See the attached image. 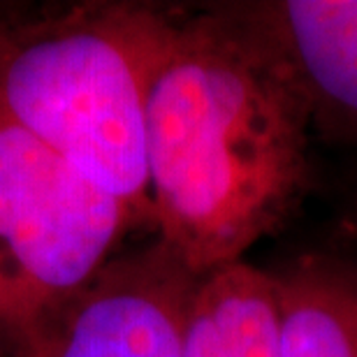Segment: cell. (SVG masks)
I'll return each mask as SVG.
<instances>
[{"mask_svg": "<svg viewBox=\"0 0 357 357\" xmlns=\"http://www.w3.org/2000/svg\"><path fill=\"white\" fill-rule=\"evenodd\" d=\"M174 12L91 3L26 26L0 21V116L151 227L146 96Z\"/></svg>", "mask_w": 357, "mask_h": 357, "instance_id": "2", "label": "cell"}, {"mask_svg": "<svg viewBox=\"0 0 357 357\" xmlns=\"http://www.w3.org/2000/svg\"><path fill=\"white\" fill-rule=\"evenodd\" d=\"M132 227L121 199L0 116V357H19Z\"/></svg>", "mask_w": 357, "mask_h": 357, "instance_id": "3", "label": "cell"}, {"mask_svg": "<svg viewBox=\"0 0 357 357\" xmlns=\"http://www.w3.org/2000/svg\"><path fill=\"white\" fill-rule=\"evenodd\" d=\"M271 271L283 357H357V260L306 251Z\"/></svg>", "mask_w": 357, "mask_h": 357, "instance_id": "6", "label": "cell"}, {"mask_svg": "<svg viewBox=\"0 0 357 357\" xmlns=\"http://www.w3.org/2000/svg\"><path fill=\"white\" fill-rule=\"evenodd\" d=\"M288 63L313 137L357 151V0H241Z\"/></svg>", "mask_w": 357, "mask_h": 357, "instance_id": "5", "label": "cell"}, {"mask_svg": "<svg viewBox=\"0 0 357 357\" xmlns=\"http://www.w3.org/2000/svg\"><path fill=\"white\" fill-rule=\"evenodd\" d=\"M183 357H283L271 271L239 260L199 278Z\"/></svg>", "mask_w": 357, "mask_h": 357, "instance_id": "7", "label": "cell"}, {"mask_svg": "<svg viewBox=\"0 0 357 357\" xmlns=\"http://www.w3.org/2000/svg\"><path fill=\"white\" fill-rule=\"evenodd\" d=\"M199 278L155 237L119 251L19 357H183Z\"/></svg>", "mask_w": 357, "mask_h": 357, "instance_id": "4", "label": "cell"}, {"mask_svg": "<svg viewBox=\"0 0 357 357\" xmlns=\"http://www.w3.org/2000/svg\"><path fill=\"white\" fill-rule=\"evenodd\" d=\"M295 77L241 0L174 12L146 96L155 239L195 276L244 260L316 185Z\"/></svg>", "mask_w": 357, "mask_h": 357, "instance_id": "1", "label": "cell"}, {"mask_svg": "<svg viewBox=\"0 0 357 357\" xmlns=\"http://www.w3.org/2000/svg\"><path fill=\"white\" fill-rule=\"evenodd\" d=\"M344 234H346V255H351L353 260H357V190L348 206V213L344 218Z\"/></svg>", "mask_w": 357, "mask_h": 357, "instance_id": "8", "label": "cell"}]
</instances>
